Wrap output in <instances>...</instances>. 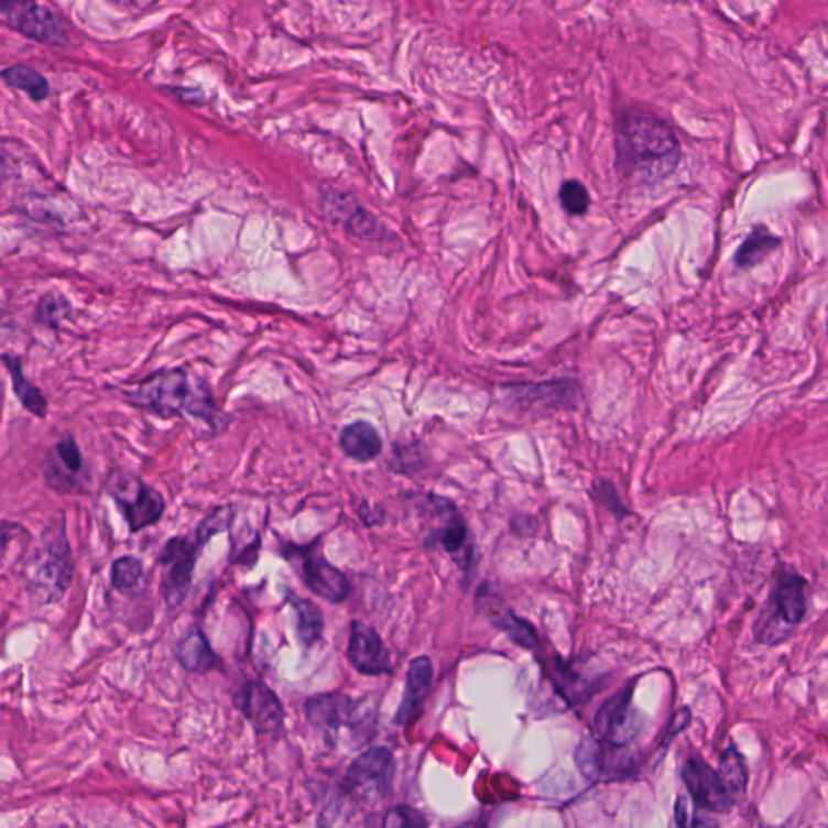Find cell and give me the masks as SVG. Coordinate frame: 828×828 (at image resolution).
<instances>
[{
    "label": "cell",
    "instance_id": "cell-1",
    "mask_svg": "<svg viewBox=\"0 0 828 828\" xmlns=\"http://www.w3.org/2000/svg\"><path fill=\"white\" fill-rule=\"evenodd\" d=\"M617 168L640 183L664 181L679 162V143L672 127L644 110H628L615 130Z\"/></svg>",
    "mask_w": 828,
    "mask_h": 828
},
{
    "label": "cell",
    "instance_id": "cell-2",
    "mask_svg": "<svg viewBox=\"0 0 828 828\" xmlns=\"http://www.w3.org/2000/svg\"><path fill=\"white\" fill-rule=\"evenodd\" d=\"M130 400L138 408L161 420L192 414L213 427L226 423L209 384L189 374L185 368H164L151 372L138 382L137 389L130 393Z\"/></svg>",
    "mask_w": 828,
    "mask_h": 828
},
{
    "label": "cell",
    "instance_id": "cell-3",
    "mask_svg": "<svg viewBox=\"0 0 828 828\" xmlns=\"http://www.w3.org/2000/svg\"><path fill=\"white\" fill-rule=\"evenodd\" d=\"M233 516L230 506H217L198 524L192 536H174L161 548L157 557L159 567L162 568L161 592L168 609H177L185 602L199 554L216 534L229 530Z\"/></svg>",
    "mask_w": 828,
    "mask_h": 828
},
{
    "label": "cell",
    "instance_id": "cell-4",
    "mask_svg": "<svg viewBox=\"0 0 828 828\" xmlns=\"http://www.w3.org/2000/svg\"><path fill=\"white\" fill-rule=\"evenodd\" d=\"M75 575V560L67 537L64 513L52 518L43 534V548L28 578L26 589L34 606L57 603L70 588Z\"/></svg>",
    "mask_w": 828,
    "mask_h": 828
},
{
    "label": "cell",
    "instance_id": "cell-5",
    "mask_svg": "<svg viewBox=\"0 0 828 828\" xmlns=\"http://www.w3.org/2000/svg\"><path fill=\"white\" fill-rule=\"evenodd\" d=\"M806 609V579L796 573H783L776 578L767 609L755 623V640L767 646L783 643L802 623Z\"/></svg>",
    "mask_w": 828,
    "mask_h": 828
},
{
    "label": "cell",
    "instance_id": "cell-6",
    "mask_svg": "<svg viewBox=\"0 0 828 828\" xmlns=\"http://www.w3.org/2000/svg\"><path fill=\"white\" fill-rule=\"evenodd\" d=\"M103 489L122 513L131 533L154 526L167 509V502L157 489L127 469H112L107 475Z\"/></svg>",
    "mask_w": 828,
    "mask_h": 828
},
{
    "label": "cell",
    "instance_id": "cell-7",
    "mask_svg": "<svg viewBox=\"0 0 828 828\" xmlns=\"http://www.w3.org/2000/svg\"><path fill=\"white\" fill-rule=\"evenodd\" d=\"M319 544L320 537L306 545L284 543L281 554L310 592L330 603L344 602L350 596V581L340 568L327 560Z\"/></svg>",
    "mask_w": 828,
    "mask_h": 828
},
{
    "label": "cell",
    "instance_id": "cell-8",
    "mask_svg": "<svg viewBox=\"0 0 828 828\" xmlns=\"http://www.w3.org/2000/svg\"><path fill=\"white\" fill-rule=\"evenodd\" d=\"M395 778V759L384 748L362 752L355 759L344 780L348 795L361 802H378L385 798Z\"/></svg>",
    "mask_w": 828,
    "mask_h": 828
},
{
    "label": "cell",
    "instance_id": "cell-9",
    "mask_svg": "<svg viewBox=\"0 0 828 828\" xmlns=\"http://www.w3.org/2000/svg\"><path fill=\"white\" fill-rule=\"evenodd\" d=\"M3 22L17 33L50 46H65L68 43L67 31L62 25L57 13L50 7L37 2H2Z\"/></svg>",
    "mask_w": 828,
    "mask_h": 828
},
{
    "label": "cell",
    "instance_id": "cell-10",
    "mask_svg": "<svg viewBox=\"0 0 828 828\" xmlns=\"http://www.w3.org/2000/svg\"><path fill=\"white\" fill-rule=\"evenodd\" d=\"M43 478L47 488L62 493H78L85 484V458L81 448L72 434H65L55 442L44 457Z\"/></svg>",
    "mask_w": 828,
    "mask_h": 828
},
{
    "label": "cell",
    "instance_id": "cell-11",
    "mask_svg": "<svg viewBox=\"0 0 828 828\" xmlns=\"http://www.w3.org/2000/svg\"><path fill=\"white\" fill-rule=\"evenodd\" d=\"M323 207L329 219L341 224L348 233L371 243H392L393 233L385 229L371 213L355 203L347 193L329 189L323 193Z\"/></svg>",
    "mask_w": 828,
    "mask_h": 828
},
{
    "label": "cell",
    "instance_id": "cell-12",
    "mask_svg": "<svg viewBox=\"0 0 828 828\" xmlns=\"http://www.w3.org/2000/svg\"><path fill=\"white\" fill-rule=\"evenodd\" d=\"M597 740L615 748H627L640 731V720L633 710V686L607 699L595 720Z\"/></svg>",
    "mask_w": 828,
    "mask_h": 828
},
{
    "label": "cell",
    "instance_id": "cell-13",
    "mask_svg": "<svg viewBox=\"0 0 828 828\" xmlns=\"http://www.w3.org/2000/svg\"><path fill=\"white\" fill-rule=\"evenodd\" d=\"M233 702L258 733L272 734L284 727L285 710L281 699L259 679L248 682L237 693Z\"/></svg>",
    "mask_w": 828,
    "mask_h": 828
},
{
    "label": "cell",
    "instance_id": "cell-14",
    "mask_svg": "<svg viewBox=\"0 0 828 828\" xmlns=\"http://www.w3.org/2000/svg\"><path fill=\"white\" fill-rule=\"evenodd\" d=\"M682 775L689 795L700 809L716 814L730 813L734 799L728 795L719 772L710 767L700 755H693L685 762Z\"/></svg>",
    "mask_w": 828,
    "mask_h": 828
},
{
    "label": "cell",
    "instance_id": "cell-15",
    "mask_svg": "<svg viewBox=\"0 0 828 828\" xmlns=\"http://www.w3.org/2000/svg\"><path fill=\"white\" fill-rule=\"evenodd\" d=\"M306 719L327 738L360 722V704L341 693H323L306 700Z\"/></svg>",
    "mask_w": 828,
    "mask_h": 828
},
{
    "label": "cell",
    "instance_id": "cell-16",
    "mask_svg": "<svg viewBox=\"0 0 828 828\" xmlns=\"http://www.w3.org/2000/svg\"><path fill=\"white\" fill-rule=\"evenodd\" d=\"M579 772L592 782L615 780L630 774L631 761L624 748L610 747L595 737H586L575 754Z\"/></svg>",
    "mask_w": 828,
    "mask_h": 828
},
{
    "label": "cell",
    "instance_id": "cell-17",
    "mask_svg": "<svg viewBox=\"0 0 828 828\" xmlns=\"http://www.w3.org/2000/svg\"><path fill=\"white\" fill-rule=\"evenodd\" d=\"M347 657L362 675H384L392 671L390 654L378 631L355 620L350 628Z\"/></svg>",
    "mask_w": 828,
    "mask_h": 828
},
{
    "label": "cell",
    "instance_id": "cell-18",
    "mask_svg": "<svg viewBox=\"0 0 828 828\" xmlns=\"http://www.w3.org/2000/svg\"><path fill=\"white\" fill-rule=\"evenodd\" d=\"M431 685H433L431 658L426 655L413 658L408 673H406L405 693H403L402 702H400L399 712L395 716L396 724L406 727L421 716L431 691Z\"/></svg>",
    "mask_w": 828,
    "mask_h": 828
},
{
    "label": "cell",
    "instance_id": "cell-19",
    "mask_svg": "<svg viewBox=\"0 0 828 828\" xmlns=\"http://www.w3.org/2000/svg\"><path fill=\"white\" fill-rule=\"evenodd\" d=\"M434 500L440 512L442 524L433 531V540L440 544L451 557L465 564L471 551H469V533L464 518L448 500L439 499V497Z\"/></svg>",
    "mask_w": 828,
    "mask_h": 828
},
{
    "label": "cell",
    "instance_id": "cell-20",
    "mask_svg": "<svg viewBox=\"0 0 828 828\" xmlns=\"http://www.w3.org/2000/svg\"><path fill=\"white\" fill-rule=\"evenodd\" d=\"M175 658L189 673H207L219 665L216 652L210 647L201 628L189 627L175 644Z\"/></svg>",
    "mask_w": 828,
    "mask_h": 828
},
{
    "label": "cell",
    "instance_id": "cell-21",
    "mask_svg": "<svg viewBox=\"0 0 828 828\" xmlns=\"http://www.w3.org/2000/svg\"><path fill=\"white\" fill-rule=\"evenodd\" d=\"M338 444L348 458L360 464L375 460L382 451V439L378 429L366 421L347 424L341 429Z\"/></svg>",
    "mask_w": 828,
    "mask_h": 828
},
{
    "label": "cell",
    "instance_id": "cell-22",
    "mask_svg": "<svg viewBox=\"0 0 828 828\" xmlns=\"http://www.w3.org/2000/svg\"><path fill=\"white\" fill-rule=\"evenodd\" d=\"M2 361L7 372H9L10 381H12L17 400L22 403L26 412L44 420L50 412V402L44 396L43 390L28 381L25 372H23L22 358L17 357V355L3 353Z\"/></svg>",
    "mask_w": 828,
    "mask_h": 828
},
{
    "label": "cell",
    "instance_id": "cell-23",
    "mask_svg": "<svg viewBox=\"0 0 828 828\" xmlns=\"http://www.w3.org/2000/svg\"><path fill=\"white\" fill-rule=\"evenodd\" d=\"M481 603H484L486 613H488L493 627L503 631L513 643L524 649L536 647V631L526 620H521L513 610L506 609L500 600H492L491 597H484Z\"/></svg>",
    "mask_w": 828,
    "mask_h": 828
},
{
    "label": "cell",
    "instance_id": "cell-24",
    "mask_svg": "<svg viewBox=\"0 0 828 828\" xmlns=\"http://www.w3.org/2000/svg\"><path fill=\"white\" fill-rule=\"evenodd\" d=\"M286 602L296 612V633L303 646L310 647L323 638L324 615L319 607L306 597L296 596L295 592L286 591Z\"/></svg>",
    "mask_w": 828,
    "mask_h": 828
},
{
    "label": "cell",
    "instance_id": "cell-25",
    "mask_svg": "<svg viewBox=\"0 0 828 828\" xmlns=\"http://www.w3.org/2000/svg\"><path fill=\"white\" fill-rule=\"evenodd\" d=\"M2 78L7 85L25 92L31 101L43 102L50 98L51 83L30 65H10V67L3 68Z\"/></svg>",
    "mask_w": 828,
    "mask_h": 828
},
{
    "label": "cell",
    "instance_id": "cell-26",
    "mask_svg": "<svg viewBox=\"0 0 828 828\" xmlns=\"http://www.w3.org/2000/svg\"><path fill=\"white\" fill-rule=\"evenodd\" d=\"M719 776L722 780L724 788H727L728 795L731 798L744 795L748 788V782H750V774H748V765L744 762L743 755L740 754L733 747L727 748L720 755Z\"/></svg>",
    "mask_w": 828,
    "mask_h": 828
},
{
    "label": "cell",
    "instance_id": "cell-27",
    "mask_svg": "<svg viewBox=\"0 0 828 828\" xmlns=\"http://www.w3.org/2000/svg\"><path fill=\"white\" fill-rule=\"evenodd\" d=\"M780 240L769 232L764 227H759L741 244L737 254V264L743 269L754 268L759 262L764 261L772 251L776 250Z\"/></svg>",
    "mask_w": 828,
    "mask_h": 828
},
{
    "label": "cell",
    "instance_id": "cell-28",
    "mask_svg": "<svg viewBox=\"0 0 828 828\" xmlns=\"http://www.w3.org/2000/svg\"><path fill=\"white\" fill-rule=\"evenodd\" d=\"M143 575L144 568L140 558L133 557V555H123V557L113 560L112 567H110V585L120 595L130 596L140 588Z\"/></svg>",
    "mask_w": 828,
    "mask_h": 828
},
{
    "label": "cell",
    "instance_id": "cell-29",
    "mask_svg": "<svg viewBox=\"0 0 828 828\" xmlns=\"http://www.w3.org/2000/svg\"><path fill=\"white\" fill-rule=\"evenodd\" d=\"M558 198H560V205L565 213L571 214V216H582V214L588 213L589 206H591V196H589L588 188L578 181L565 182L560 186Z\"/></svg>",
    "mask_w": 828,
    "mask_h": 828
},
{
    "label": "cell",
    "instance_id": "cell-30",
    "mask_svg": "<svg viewBox=\"0 0 828 828\" xmlns=\"http://www.w3.org/2000/svg\"><path fill=\"white\" fill-rule=\"evenodd\" d=\"M379 828H429L426 817L410 806H395L384 814Z\"/></svg>",
    "mask_w": 828,
    "mask_h": 828
},
{
    "label": "cell",
    "instance_id": "cell-31",
    "mask_svg": "<svg viewBox=\"0 0 828 828\" xmlns=\"http://www.w3.org/2000/svg\"><path fill=\"white\" fill-rule=\"evenodd\" d=\"M68 309L70 308H68L67 299L64 296L50 293V295H44L41 298L40 305H37L36 317L44 326L54 327L55 329L58 323H61L62 317L65 316V313H68Z\"/></svg>",
    "mask_w": 828,
    "mask_h": 828
},
{
    "label": "cell",
    "instance_id": "cell-32",
    "mask_svg": "<svg viewBox=\"0 0 828 828\" xmlns=\"http://www.w3.org/2000/svg\"><path fill=\"white\" fill-rule=\"evenodd\" d=\"M676 828H719V822L712 816L689 810L688 799L679 796L675 804Z\"/></svg>",
    "mask_w": 828,
    "mask_h": 828
},
{
    "label": "cell",
    "instance_id": "cell-33",
    "mask_svg": "<svg viewBox=\"0 0 828 828\" xmlns=\"http://www.w3.org/2000/svg\"><path fill=\"white\" fill-rule=\"evenodd\" d=\"M455 828H481V827L476 826V824H464V826H458Z\"/></svg>",
    "mask_w": 828,
    "mask_h": 828
}]
</instances>
